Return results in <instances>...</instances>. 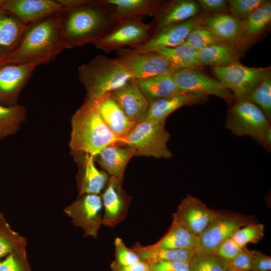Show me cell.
Wrapping results in <instances>:
<instances>
[{"instance_id":"d6986e66","label":"cell","mask_w":271,"mask_h":271,"mask_svg":"<svg viewBox=\"0 0 271 271\" xmlns=\"http://www.w3.org/2000/svg\"><path fill=\"white\" fill-rule=\"evenodd\" d=\"M111 93L129 119L137 123L144 119L150 102L140 90L137 79L128 81Z\"/></svg>"},{"instance_id":"44dd1931","label":"cell","mask_w":271,"mask_h":271,"mask_svg":"<svg viewBox=\"0 0 271 271\" xmlns=\"http://www.w3.org/2000/svg\"><path fill=\"white\" fill-rule=\"evenodd\" d=\"M207 97L208 95L183 92L154 100L150 103L144 120L165 122L167 117L179 108L185 105L204 102Z\"/></svg>"},{"instance_id":"7c38bea8","label":"cell","mask_w":271,"mask_h":271,"mask_svg":"<svg viewBox=\"0 0 271 271\" xmlns=\"http://www.w3.org/2000/svg\"><path fill=\"white\" fill-rule=\"evenodd\" d=\"M219 213L209 208L198 198L189 195L181 200L173 214V220L198 236Z\"/></svg>"},{"instance_id":"8992f818","label":"cell","mask_w":271,"mask_h":271,"mask_svg":"<svg viewBox=\"0 0 271 271\" xmlns=\"http://www.w3.org/2000/svg\"><path fill=\"white\" fill-rule=\"evenodd\" d=\"M170 137L165 122L144 120L135 125L125 141L136 156L169 159L173 156L167 146Z\"/></svg>"},{"instance_id":"e0dca14e","label":"cell","mask_w":271,"mask_h":271,"mask_svg":"<svg viewBox=\"0 0 271 271\" xmlns=\"http://www.w3.org/2000/svg\"><path fill=\"white\" fill-rule=\"evenodd\" d=\"M0 8L13 14L27 25L62 9L58 0H3Z\"/></svg>"},{"instance_id":"74e56055","label":"cell","mask_w":271,"mask_h":271,"mask_svg":"<svg viewBox=\"0 0 271 271\" xmlns=\"http://www.w3.org/2000/svg\"><path fill=\"white\" fill-rule=\"evenodd\" d=\"M264 236V225L252 222L238 229L231 238L240 247L249 243H257Z\"/></svg>"},{"instance_id":"9c48e42d","label":"cell","mask_w":271,"mask_h":271,"mask_svg":"<svg viewBox=\"0 0 271 271\" xmlns=\"http://www.w3.org/2000/svg\"><path fill=\"white\" fill-rule=\"evenodd\" d=\"M103 205L100 195L84 194L64 210L71 218L73 224L81 228L83 236L96 238L102 225Z\"/></svg>"},{"instance_id":"8d00e7d4","label":"cell","mask_w":271,"mask_h":271,"mask_svg":"<svg viewBox=\"0 0 271 271\" xmlns=\"http://www.w3.org/2000/svg\"><path fill=\"white\" fill-rule=\"evenodd\" d=\"M224 43L204 26L198 25L190 32L185 43L197 51L217 44Z\"/></svg>"},{"instance_id":"b9f144b4","label":"cell","mask_w":271,"mask_h":271,"mask_svg":"<svg viewBox=\"0 0 271 271\" xmlns=\"http://www.w3.org/2000/svg\"><path fill=\"white\" fill-rule=\"evenodd\" d=\"M230 266L245 270L251 271L252 269V250L242 247L237 255L229 261Z\"/></svg>"},{"instance_id":"4316f807","label":"cell","mask_w":271,"mask_h":271,"mask_svg":"<svg viewBox=\"0 0 271 271\" xmlns=\"http://www.w3.org/2000/svg\"><path fill=\"white\" fill-rule=\"evenodd\" d=\"M174 72L137 79L140 90L150 103L184 92L176 83L173 76Z\"/></svg>"},{"instance_id":"7402d4cb","label":"cell","mask_w":271,"mask_h":271,"mask_svg":"<svg viewBox=\"0 0 271 271\" xmlns=\"http://www.w3.org/2000/svg\"><path fill=\"white\" fill-rule=\"evenodd\" d=\"M134 149L124 144H114L104 148L96 157L97 162L109 176L123 180L126 167L133 156Z\"/></svg>"},{"instance_id":"484cf974","label":"cell","mask_w":271,"mask_h":271,"mask_svg":"<svg viewBox=\"0 0 271 271\" xmlns=\"http://www.w3.org/2000/svg\"><path fill=\"white\" fill-rule=\"evenodd\" d=\"M27 26L15 15L0 8V59L17 48Z\"/></svg>"},{"instance_id":"7a4b0ae2","label":"cell","mask_w":271,"mask_h":271,"mask_svg":"<svg viewBox=\"0 0 271 271\" xmlns=\"http://www.w3.org/2000/svg\"><path fill=\"white\" fill-rule=\"evenodd\" d=\"M60 27L66 49L93 43L116 24L108 8L100 1L60 12Z\"/></svg>"},{"instance_id":"c3c4849f","label":"cell","mask_w":271,"mask_h":271,"mask_svg":"<svg viewBox=\"0 0 271 271\" xmlns=\"http://www.w3.org/2000/svg\"><path fill=\"white\" fill-rule=\"evenodd\" d=\"M62 9L83 7L92 3L94 0H58Z\"/></svg>"},{"instance_id":"f1b7e54d","label":"cell","mask_w":271,"mask_h":271,"mask_svg":"<svg viewBox=\"0 0 271 271\" xmlns=\"http://www.w3.org/2000/svg\"><path fill=\"white\" fill-rule=\"evenodd\" d=\"M200 66H224L238 63L239 54L231 44L222 43L198 51Z\"/></svg>"},{"instance_id":"52a82bcc","label":"cell","mask_w":271,"mask_h":271,"mask_svg":"<svg viewBox=\"0 0 271 271\" xmlns=\"http://www.w3.org/2000/svg\"><path fill=\"white\" fill-rule=\"evenodd\" d=\"M152 35L150 24L140 18L120 20L103 36L92 44L105 52L121 50L124 47H138L147 42Z\"/></svg>"},{"instance_id":"2e32d148","label":"cell","mask_w":271,"mask_h":271,"mask_svg":"<svg viewBox=\"0 0 271 271\" xmlns=\"http://www.w3.org/2000/svg\"><path fill=\"white\" fill-rule=\"evenodd\" d=\"M202 19L196 17L164 28L152 34L145 43L130 50L135 53H145L181 45L185 43L191 31L200 24Z\"/></svg>"},{"instance_id":"3957f363","label":"cell","mask_w":271,"mask_h":271,"mask_svg":"<svg viewBox=\"0 0 271 271\" xmlns=\"http://www.w3.org/2000/svg\"><path fill=\"white\" fill-rule=\"evenodd\" d=\"M114 144H125L104 123L93 101L86 98L71 118L69 148L72 154L95 157L104 148Z\"/></svg>"},{"instance_id":"e575fe53","label":"cell","mask_w":271,"mask_h":271,"mask_svg":"<svg viewBox=\"0 0 271 271\" xmlns=\"http://www.w3.org/2000/svg\"><path fill=\"white\" fill-rule=\"evenodd\" d=\"M257 105L270 121L271 77L269 75L252 91L246 99Z\"/></svg>"},{"instance_id":"f907efd6","label":"cell","mask_w":271,"mask_h":271,"mask_svg":"<svg viewBox=\"0 0 271 271\" xmlns=\"http://www.w3.org/2000/svg\"><path fill=\"white\" fill-rule=\"evenodd\" d=\"M6 221L3 214L0 212V226L5 221Z\"/></svg>"},{"instance_id":"603a6c76","label":"cell","mask_w":271,"mask_h":271,"mask_svg":"<svg viewBox=\"0 0 271 271\" xmlns=\"http://www.w3.org/2000/svg\"><path fill=\"white\" fill-rule=\"evenodd\" d=\"M116 22L142 16H156L162 2L157 0H101Z\"/></svg>"},{"instance_id":"bcb514c9","label":"cell","mask_w":271,"mask_h":271,"mask_svg":"<svg viewBox=\"0 0 271 271\" xmlns=\"http://www.w3.org/2000/svg\"><path fill=\"white\" fill-rule=\"evenodd\" d=\"M197 3L204 11L209 12L223 13L228 9L226 1L198 0Z\"/></svg>"},{"instance_id":"816d5d0a","label":"cell","mask_w":271,"mask_h":271,"mask_svg":"<svg viewBox=\"0 0 271 271\" xmlns=\"http://www.w3.org/2000/svg\"><path fill=\"white\" fill-rule=\"evenodd\" d=\"M2 1H3V0H0V8H1V4H2Z\"/></svg>"},{"instance_id":"836d02e7","label":"cell","mask_w":271,"mask_h":271,"mask_svg":"<svg viewBox=\"0 0 271 271\" xmlns=\"http://www.w3.org/2000/svg\"><path fill=\"white\" fill-rule=\"evenodd\" d=\"M190 271H226L229 261L216 252L197 251L189 262Z\"/></svg>"},{"instance_id":"4dcf8cb0","label":"cell","mask_w":271,"mask_h":271,"mask_svg":"<svg viewBox=\"0 0 271 271\" xmlns=\"http://www.w3.org/2000/svg\"><path fill=\"white\" fill-rule=\"evenodd\" d=\"M156 52L162 55L176 70L197 69L201 66L198 51L185 43L174 47L162 48Z\"/></svg>"},{"instance_id":"ab89813d","label":"cell","mask_w":271,"mask_h":271,"mask_svg":"<svg viewBox=\"0 0 271 271\" xmlns=\"http://www.w3.org/2000/svg\"><path fill=\"white\" fill-rule=\"evenodd\" d=\"M264 1V0H229L227 1V3L228 9L232 15L244 21Z\"/></svg>"},{"instance_id":"1f68e13d","label":"cell","mask_w":271,"mask_h":271,"mask_svg":"<svg viewBox=\"0 0 271 271\" xmlns=\"http://www.w3.org/2000/svg\"><path fill=\"white\" fill-rule=\"evenodd\" d=\"M27 116L25 106L18 103L5 106L0 104V140L15 134Z\"/></svg>"},{"instance_id":"9a60e30c","label":"cell","mask_w":271,"mask_h":271,"mask_svg":"<svg viewBox=\"0 0 271 271\" xmlns=\"http://www.w3.org/2000/svg\"><path fill=\"white\" fill-rule=\"evenodd\" d=\"M36 67L31 64L0 66V104L11 106L18 103L21 91Z\"/></svg>"},{"instance_id":"ffe728a7","label":"cell","mask_w":271,"mask_h":271,"mask_svg":"<svg viewBox=\"0 0 271 271\" xmlns=\"http://www.w3.org/2000/svg\"><path fill=\"white\" fill-rule=\"evenodd\" d=\"M200 10L198 4L191 0L173 1L163 5L152 23V35L167 26L196 17Z\"/></svg>"},{"instance_id":"ee69618b","label":"cell","mask_w":271,"mask_h":271,"mask_svg":"<svg viewBox=\"0 0 271 271\" xmlns=\"http://www.w3.org/2000/svg\"><path fill=\"white\" fill-rule=\"evenodd\" d=\"M241 248L230 237L220 244L216 253L222 258L230 261L237 255Z\"/></svg>"},{"instance_id":"60d3db41","label":"cell","mask_w":271,"mask_h":271,"mask_svg":"<svg viewBox=\"0 0 271 271\" xmlns=\"http://www.w3.org/2000/svg\"><path fill=\"white\" fill-rule=\"evenodd\" d=\"M114 244L115 259L113 261L116 264L125 266L142 261L138 254L132 248H128L121 238L116 237Z\"/></svg>"},{"instance_id":"d590c367","label":"cell","mask_w":271,"mask_h":271,"mask_svg":"<svg viewBox=\"0 0 271 271\" xmlns=\"http://www.w3.org/2000/svg\"><path fill=\"white\" fill-rule=\"evenodd\" d=\"M26 245L25 238L13 230L6 221L0 226V259Z\"/></svg>"},{"instance_id":"f6af8a7d","label":"cell","mask_w":271,"mask_h":271,"mask_svg":"<svg viewBox=\"0 0 271 271\" xmlns=\"http://www.w3.org/2000/svg\"><path fill=\"white\" fill-rule=\"evenodd\" d=\"M271 269V257L256 250H252L251 271H269Z\"/></svg>"},{"instance_id":"681fc988","label":"cell","mask_w":271,"mask_h":271,"mask_svg":"<svg viewBox=\"0 0 271 271\" xmlns=\"http://www.w3.org/2000/svg\"><path fill=\"white\" fill-rule=\"evenodd\" d=\"M226 271H245V270H241V269H238V268H235L234 267L230 266L227 268Z\"/></svg>"},{"instance_id":"ac0fdd59","label":"cell","mask_w":271,"mask_h":271,"mask_svg":"<svg viewBox=\"0 0 271 271\" xmlns=\"http://www.w3.org/2000/svg\"><path fill=\"white\" fill-rule=\"evenodd\" d=\"M91 100L108 127L125 144L126 137L137 123L126 115L111 93Z\"/></svg>"},{"instance_id":"30bf717a","label":"cell","mask_w":271,"mask_h":271,"mask_svg":"<svg viewBox=\"0 0 271 271\" xmlns=\"http://www.w3.org/2000/svg\"><path fill=\"white\" fill-rule=\"evenodd\" d=\"M248 216L219 213L198 236L197 251L216 252L225 240L241 227L252 223Z\"/></svg>"},{"instance_id":"4fadbf2b","label":"cell","mask_w":271,"mask_h":271,"mask_svg":"<svg viewBox=\"0 0 271 271\" xmlns=\"http://www.w3.org/2000/svg\"><path fill=\"white\" fill-rule=\"evenodd\" d=\"M123 180L109 176L101 194L103 205L102 225L114 227L126 217L131 197L122 188Z\"/></svg>"},{"instance_id":"83f0119b","label":"cell","mask_w":271,"mask_h":271,"mask_svg":"<svg viewBox=\"0 0 271 271\" xmlns=\"http://www.w3.org/2000/svg\"><path fill=\"white\" fill-rule=\"evenodd\" d=\"M141 260L149 266L160 261H179L190 262L196 253L195 248L157 249L150 245L144 246L137 242L131 248Z\"/></svg>"},{"instance_id":"6da1fadb","label":"cell","mask_w":271,"mask_h":271,"mask_svg":"<svg viewBox=\"0 0 271 271\" xmlns=\"http://www.w3.org/2000/svg\"><path fill=\"white\" fill-rule=\"evenodd\" d=\"M60 21L59 12L28 25L17 48L0 59V66L31 64L38 66L52 61L66 49Z\"/></svg>"},{"instance_id":"7bdbcfd3","label":"cell","mask_w":271,"mask_h":271,"mask_svg":"<svg viewBox=\"0 0 271 271\" xmlns=\"http://www.w3.org/2000/svg\"><path fill=\"white\" fill-rule=\"evenodd\" d=\"M150 271H190L189 262L160 261L150 266Z\"/></svg>"},{"instance_id":"8fae6325","label":"cell","mask_w":271,"mask_h":271,"mask_svg":"<svg viewBox=\"0 0 271 271\" xmlns=\"http://www.w3.org/2000/svg\"><path fill=\"white\" fill-rule=\"evenodd\" d=\"M118 58L135 79H143L176 71L156 51L135 53L130 49L120 50Z\"/></svg>"},{"instance_id":"f35d334b","label":"cell","mask_w":271,"mask_h":271,"mask_svg":"<svg viewBox=\"0 0 271 271\" xmlns=\"http://www.w3.org/2000/svg\"><path fill=\"white\" fill-rule=\"evenodd\" d=\"M0 271H31L26 246L17 249L0 261Z\"/></svg>"},{"instance_id":"7dc6e473","label":"cell","mask_w":271,"mask_h":271,"mask_svg":"<svg viewBox=\"0 0 271 271\" xmlns=\"http://www.w3.org/2000/svg\"><path fill=\"white\" fill-rule=\"evenodd\" d=\"M110 266L111 271H150L149 265L143 261L125 266L120 265L112 261Z\"/></svg>"},{"instance_id":"f546056e","label":"cell","mask_w":271,"mask_h":271,"mask_svg":"<svg viewBox=\"0 0 271 271\" xmlns=\"http://www.w3.org/2000/svg\"><path fill=\"white\" fill-rule=\"evenodd\" d=\"M197 242V236L173 220L167 233L157 242L150 246L157 249H196Z\"/></svg>"},{"instance_id":"5bb4252c","label":"cell","mask_w":271,"mask_h":271,"mask_svg":"<svg viewBox=\"0 0 271 271\" xmlns=\"http://www.w3.org/2000/svg\"><path fill=\"white\" fill-rule=\"evenodd\" d=\"M173 76L178 87L184 92L214 95L227 102H231L234 98L228 89L219 81L197 69L177 70Z\"/></svg>"},{"instance_id":"d6a6232c","label":"cell","mask_w":271,"mask_h":271,"mask_svg":"<svg viewBox=\"0 0 271 271\" xmlns=\"http://www.w3.org/2000/svg\"><path fill=\"white\" fill-rule=\"evenodd\" d=\"M271 2L266 1L245 20L241 40L251 38L260 33L270 22Z\"/></svg>"},{"instance_id":"d4e9b609","label":"cell","mask_w":271,"mask_h":271,"mask_svg":"<svg viewBox=\"0 0 271 271\" xmlns=\"http://www.w3.org/2000/svg\"><path fill=\"white\" fill-rule=\"evenodd\" d=\"M78 157L82 160L81 168L77 178L79 196L101 195L107 184L109 176L96 167L95 157L87 154Z\"/></svg>"},{"instance_id":"5b68a950","label":"cell","mask_w":271,"mask_h":271,"mask_svg":"<svg viewBox=\"0 0 271 271\" xmlns=\"http://www.w3.org/2000/svg\"><path fill=\"white\" fill-rule=\"evenodd\" d=\"M225 127L236 136H249L268 151L271 148L270 120L256 104L239 99L229 110Z\"/></svg>"},{"instance_id":"ba28073f","label":"cell","mask_w":271,"mask_h":271,"mask_svg":"<svg viewBox=\"0 0 271 271\" xmlns=\"http://www.w3.org/2000/svg\"><path fill=\"white\" fill-rule=\"evenodd\" d=\"M212 70L218 81L233 91L236 100L246 99L255 87L270 75V68L249 67L240 63L214 66Z\"/></svg>"},{"instance_id":"cb8c5ba5","label":"cell","mask_w":271,"mask_h":271,"mask_svg":"<svg viewBox=\"0 0 271 271\" xmlns=\"http://www.w3.org/2000/svg\"><path fill=\"white\" fill-rule=\"evenodd\" d=\"M244 21L232 15L217 13L202 18L200 25L224 43L233 44L240 41Z\"/></svg>"},{"instance_id":"277c9868","label":"cell","mask_w":271,"mask_h":271,"mask_svg":"<svg viewBox=\"0 0 271 271\" xmlns=\"http://www.w3.org/2000/svg\"><path fill=\"white\" fill-rule=\"evenodd\" d=\"M86 98L95 99L111 93L134 79L119 58L98 55L78 69Z\"/></svg>"}]
</instances>
